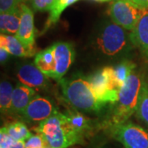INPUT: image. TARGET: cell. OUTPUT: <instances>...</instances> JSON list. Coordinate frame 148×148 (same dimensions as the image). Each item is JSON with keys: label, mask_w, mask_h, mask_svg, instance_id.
<instances>
[{"label": "cell", "mask_w": 148, "mask_h": 148, "mask_svg": "<svg viewBox=\"0 0 148 148\" xmlns=\"http://www.w3.org/2000/svg\"><path fill=\"white\" fill-rule=\"evenodd\" d=\"M52 101L47 97L36 95L21 115L28 123H40L52 115L55 111Z\"/></svg>", "instance_id": "ba28073f"}, {"label": "cell", "mask_w": 148, "mask_h": 148, "mask_svg": "<svg viewBox=\"0 0 148 148\" xmlns=\"http://www.w3.org/2000/svg\"><path fill=\"white\" fill-rule=\"evenodd\" d=\"M52 47L55 66L53 78L59 81L64 77L73 63L75 52L73 45L68 42H57L53 44Z\"/></svg>", "instance_id": "9c48e42d"}, {"label": "cell", "mask_w": 148, "mask_h": 148, "mask_svg": "<svg viewBox=\"0 0 148 148\" xmlns=\"http://www.w3.org/2000/svg\"><path fill=\"white\" fill-rule=\"evenodd\" d=\"M96 99L101 103L114 105L119 100L120 88L113 74V67L107 66L86 77Z\"/></svg>", "instance_id": "5b68a950"}, {"label": "cell", "mask_w": 148, "mask_h": 148, "mask_svg": "<svg viewBox=\"0 0 148 148\" xmlns=\"http://www.w3.org/2000/svg\"><path fill=\"white\" fill-rule=\"evenodd\" d=\"M142 9L148 8V0H129Z\"/></svg>", "instance_id": "4316f807"}, {"label": "cell", "mask_w": 148, "mask_h": 148, "mask_svg": "<svg viewBox=\"0 0 148 148\" xmlns=\"http://www.w3.org/2000/svg\"><path fill=\"white\" fill-rule=\"evenodd\" d=\"M56 0H32V6L35 12L49 11Z\"/></svg>", "instance_id": "cb8c5ba5"}, {"label": "cell", "mask_w": 148, "mask_h": 148, "mask_svg": "<svg viewBox=\"0 0 148 148\" xmlns=\"http://www.w3.org/2000/svg\"><path fill=\"white\" fill-rule=\"evenodd\" d=\"M20 8L21 21L16 36L25 47L29 49H34L36 37V29L34 27V12L32 8L22 3L20 5Z\"/></svg>", "instance_id": "30bf717a"}, {"label": "cell", "mask_w": 148, "mask_h": 148, "mask_svg": "<svg viewBox=\"0 0 148 148\" xmlns=\"http://www.w3.org/2000/svg\"><path fill=\"white\" fill-rule=\"evenodd\" d=\"M36 95L34 88L24 84H18L13 89L11 113L21 114L32 99Z\"/></svg>", "instance_id": "4fadbf2b"}, {"label": "cell", "mask_w": 148, "mask_h": 148, "mask_svg": "<svg viewBox=\"0 0 148 148\" xmlns=\"http://www.w3.org/2000/svg\"><path fill=\"white\" fill-rule=\"evenodd\" d=\"M94 1H96V2H101V3H104V2H109L110 0H94Z\"/></svg>", "instance_id": "83f0119b"}, {"label": "cell", "mask_w": 148, "mask_h": 148, "mask_svg": "<svg viewBox=\"0 0 148 148\" xmlns=\"http://www.w3.org/2000/svg\"><path fill=\"white\" fill-rule=\"evenodd\" d=\"M143 80L141 74L135 70L132 71L119 90V100L114 105L110 120L106 126L127 122L136 112Z\"/></svg>", "instance_id": "3957f363"}, {"label": "cell", "mask_w": 148, "mask_h": 148, "mask_svg": "<svg viewBox=\"0 0 148 148\" xmlns=\"http://www.w3.org/2000/svg\"><path fill=\"white\" fill-rule=\"evenodd\" d=\"M9 55H10V53L8 50H6L4 48L0 47V61H1V64H4L9 58Z\"/></svg>", "instance_id": "484cf974"}, {"label": "cell", "mask_w": 148, "mask_h": 148, "mask_svg": "<svg viewBox=\"0 0 148 148\" xmlns=\"http://www.w3.org/2000/svg\"><path fill=\"white\" fill-rule=\"evenodd\" d=\"M2 127L15 142H26L32 135L26 124L22 122H13Z\"/></svg>", "instance_id": "ffe728a7"}, {"label": "cell", "mask_w": 148, "mask_h": 148, "mask_svg": "<svg viewBox=\"0 0 148 148\" xmlns=\"http://www.w3.org/2000/svg\"><path fill=\"white\" fill-rule=\"evenodd\" d=\"M35 131L42 136L47 145L53 148H69L84 144L86 140L74 130L65 113L57 109L51 116L40 123Z\"/></svg>", "instance_id": "6da1fadb"}, {"label": "cell", "mask_w": 148, "mask_h": 148, "mask_svg": "<svg viewBox=\"0 0 148 148\" xmlns=\"http://www.w3.org/2000/svg\"><path fill=\"white\" fill-rule=\"evenodd\" d=\"M13 88L12 85L3 81L0 84V109L2 114H10Z\"/></svg>", "instance_id": "7402d4cb"}, {"label": "cell", "mask_w": 148, "mask_h": 148, "mask_svg": "<svg viewBox=\"0 0 148 148\" xmlns=\"http://www.w3.org/2000/svg\"><path fill=\"white\" fill-rule=\"evenodd\" d=\"M135 68L136 64L128 59H123L120 63L117 64L115 66L113 67L114 77L120 89L125 83L129 75L132 73L133 70H135Z\"/></svg>", "instance_id": "d6986e66"}, {"label": "cell", "mask_w": 148, "mask_h": 148, "mask_svg": "<svg viewBox=\"0 0 148 148\" xmlns=\"http://www.w3.org/2000/svg\"><path fill=\"white\" fill-rule=\"evenodd\" d=\"M22 1H28V0H22Z\"/></svg>", "instance_id": "f546056e"}, {"label": "cell", "mask_w": 148, "mask_h": 148, "mask_svg": "<svg viewBox=\"0 0 148 148\" xmlns=\"http://www.w3.org/2000/svg\"><path fill=\"white\" fill-rule=\"evenodd\" d=\"M47 143L40 134H35L27 139L25 142V148H45Z\"/></svg>", "instance_id": "603a6c76"}, {"label": "cell", "mask_w": 148, "mask_h": 148, "mask_svg": "<svg viewBox=\"0 0 148 148\" xmlns=\"http://www.w3.org/2000/svg\"><path fill=\"white\" fill-rule=\"evenodd\" d=\"M34 64L43 73L45 74L49 77L53 78L55 68L53 47L50 46L41 52L36 53Z\"/></svg>", "instance_id": "e0dca14e"}, {"label": "cell", "mask_w": 148, "mask_h": 148, "mask_svg": "<svg viewBox=\"0 0 148 148\" xmlns=\"http://www.w3.org/2000/svg\"><path fill=\"white\" fill-rule=\"evenodd\" d=\"M132 45L138 48L148 63V8L143 9L137 25L129 33Z\"/></svg>", "instance_id": "7c38bea8"}, {"label": "cell", "mask_w": 148, "mask_h": 148, "mask_svg": "<svg viewBox=\"0 0 148 148\" xmlns=\"http://www.w3.org/2000/svg\"><path fill=\"white\" fill-rule=\"evenodd\" d=\"M0 47L4 48L10 54L20 58L32 57L36 53V49H29L23 45V44L12 35L1 34Z\"/></svg>", "instance_id": "9a60e30c"}, {"label": "cell", "mask_w": 148, "mask_h": 148, "mask_svg": "<svg viewBox=\"0 0 148 148\" xmlns=\"http://www.w3.org/2000/svg\"><path fill=\"white\" fill-rule=\"evenodd\" d=\"M45 148H53V147H50V146H49V145H46V147H45Z\"/></svg>", "instance_id": "f1b7e54d"}, {"label": "cell", "mask_w": 148, "mask_h": 148, "mask_svg": "<svg viewBox=\"0 0 148 148\" xmlns=\"http://www.w3.org/2000/svg\"><path fill=\"white\" fill-rule=\"evenodd\" d=\"M138 118L148 127V82L143 80L136 110Z\"/></svg>", "instance_id": "44dd1931"}, {"label": "cell", "mask_w": 148, "mask_h": 148, "mask_svg": "<svg viewBox=\"0 0 148 148\" xmlns=\"http://www.w3.org/2000/svg\"><path fill=\"white\" fill-rule=\"evenodd\" d=\"M143 10L129 0H114L108 12L114 23L131 32L137 25Z\"/></svg>", "instance_id": "52a82bcc"}, {"label": "cell", "mask_w": 148, "mask_h": 148, "mask_svg": "<svg viewBox=\"0 0 148 148\" xmlns=\"http://www.w3.org/2000/svg\"><path fill=\"white\" fill-rule=\"evenodd\" d=\"M78 1L80 0H56L52 8H50V10L49 11V14L48 16L47 21L45 24L42 33L47 32L50 27H52L58 22L61 16V14L67 8L73 5Z\"/></svg>", "instance_id": "ac0fdd59"}, {"label": "cell", "mask_w": 148, "mask_h": 148, "mask_svg": "<svg viewBox=\"0 0 148 148\" xmlns=\"http://www.w3.org/2000/svg\"><path fill=\"white\" fill-rule=\"evenodd\" d=\"M21 21V8L3 12L0 15V32L1 34L16 36Z\"/></svg>", "instance_id": "2e32d148"}, {"label": "cell", "mask_w": 148, "mask_h": 148, "mask_svg": "<svg viewBox=\"0 0 148 148\" xmlns=\"http://www.w3.org/2000/svg\"><path fill=\"white\" fill-rule=\"evenodd\" d=\"M58 82L64 100L75 110L87 113H97L106 106L96 99L86 77H63Z\"/></svg>", "instance_id": "7a4b0ae2"}, {"label": "cell", "mask_w": 148, "mask_h": 148, "mask_svg": "<svg viewBox=\"0 0 148 148\" xmlns=\"http://www.w3.org/2000/svg\"><path fill=\"white\" fill-rule=\"evenodd\" d=\"M17 78L21 84L28 86L32 88H45L49 84L46 75L43 73L35 64H22L17 68Z\"/></svg>", "instance_id": "8fae6325"}, {"label": "cell", "mask_w": 148, "mask_h": 148, "mask_svg": "<svg viewBox=\"0 0 148 148\" xmlns=\"http://www.w3.org/2000/svg\"><path fill=\"white\" fill-rule=\"evenodd\" d=\"M127 32L112 21H106L96 35L95 45L106 56H123L130 50L132 45Z\"/></svg>", "instance_id": "277c9868"}, {"label": "cell", "mask_w": 148, "mask_h": 148, "mask_svg": "<svg viewBox=\"0 0 148 148\" xmlns=\"http://www.w3.org/2000/svg\"><path fill=\"white\" fill-rule=\"evenodd\" d=\"M70 124L73 129L83 138H88L95 129L94 121L85 116L81 111L75 109H69L65 111Z\"/></svg>", "instance_id": "5bb4252c"}, {"label": "cell", "mask_w": 148, "mask_h": 148, "mask_svg": "<svg viewBox=\"0 0 148 148\" xmlns=\"http://www.w3.org/2000/svg\"><path fill=\"white\" fill-rule=\"evenodd\" d=\"M22 0H0L1 13L8 12L19 8Z\"/></svg>", "instance_id": "d4e9b609"}, {"label": "cell", "mask_w": 148, "mask_h": 148, "mask_svg": "<svg viewBox=\"0 0 148 148\" xmlns=\"http://www.w3.org/2000/svg\"><path fill=\"white\" fill-rule=\"evenodd\" d=\"M106 128L124 148H148V132L132 122L110 124Z\"/></svg>", "instance_id": "8992f818"}]
</instances>
